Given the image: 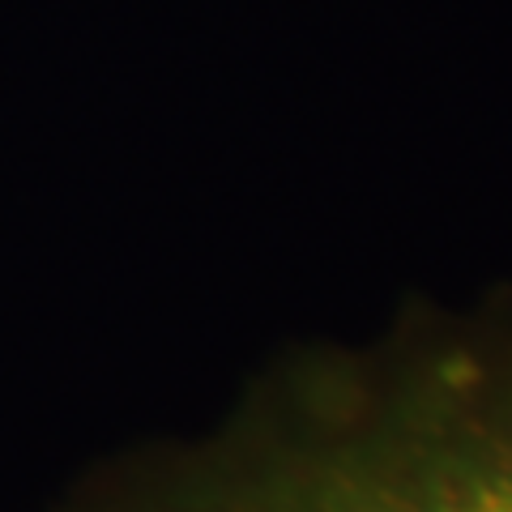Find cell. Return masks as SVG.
Returning a JSON list of instances; mask_svg holds the SVG:
<instances>
[{"mask_svg": "<svg viewBox=\"0 0 512 512\" xmlns=\"http://www.w3.org/2000/svg\"><path fill=\"white\" fill-rule=\"evenodd\" d=\"M137 512H512V333L346 367Z\"/></svg>", "mask_w": 512, "mask_h": 512, "instance_id": "6da1fadb", "label": "cell"}]
</instances>
